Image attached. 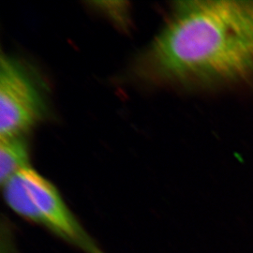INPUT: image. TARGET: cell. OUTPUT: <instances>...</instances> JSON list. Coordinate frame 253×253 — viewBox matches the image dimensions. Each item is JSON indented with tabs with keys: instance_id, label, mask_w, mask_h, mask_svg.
Here are the masks:
<instances>
[{
	"instance_id": "1",
	"label": "cell",
	"mask_w": 253,
	"mask_h": 253,
	"mask_svg": "<svg viewBox=\"0 0 253 253\" xmlns=\"http://www.w3.org/2000/svg\"><path fill=\"white\" fill-rule=\"evenodd\" d=\"M138 76L166 85L230 80L253 73V0L174 4L136 62Z\"/></svg>"
},
{
	"instance_id": "3",
	"label": "cell",
	"mask_w": 253,
	"mask_h": 253,
	"mask_svg": "<svg viewBox=\"0 0 253 253\" xmlns=\"http://www.w3.org/2000/svg\"><path fill=\"white\" fill-rule=\"evenodd\" d=\"M43 91L27 67L9 55L0 58V138L24 136L46 114Z\"/></svg>"
},
{
	"instance_id": "2",
	"label": "cell",
	"mask_w": 253,
	"mask_h": 253,
	"mask_svg": "<svg viewBox=\"0 0 253 253\" xmlns=\"http://www.w3.org/2000/svg\"><path fill=\"white\" fill-rule=\"evenodd\" d=\"M9 208L84 253H106L67 206L59 191L30 166L1 185Z\"/></svg>"
},
{
	"instance_id": "4",
	"label": "cell",
	"mask_w": 253,
	"mask_h": 253,
	"mask_svg": "<svg viewBox=\"0 0 253 253\" xmlns=\"http://www.w3.org/2000/svg\"><path fill=\"white\" fill-rule=\"evenodd\" d=\"M27 167H29V152L25 137L0 138L1 185Z\"/></svg>"
}]
</instances>
